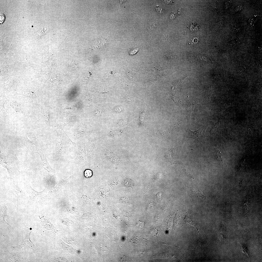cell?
<instances>
[{
  "label": "cell",
  "mask_w": 262,
  "mask_h": 262,
  "mask_svg": "<svg viewBox=\"0 0 262 262\" xmlns=\"http://www.w3.org/2000/svg\"><path fill=\"white\" fill-rule=\"evenodd\" d=\"M20 94L28 97L31 99L32 102L34 101L37 98L36 93L30 89L23 90L21 91Z\"/></svg>",
  "instance_id": "obj_11"
},
{
  "label": "cell",
  "mask_w": 262,
  "mask_h": 262,
  "mask_svg": "<svg viewBox=\"0 0 262 262\" xmlns=\"http://www.w3.org/2000/svg\"><path fill=\"white\" fill-rule=\"evenodd\" d=\"M36 153L40 156L41 161V169L44 178L49 179L53 176L55 171L50 166L43 153L40 149H38Z\"/></svg>",
  "instance_id": "obj_2"
},
{
  "label": "cell",
  "mask_w": 262,
  "mask_h": 262,
  "mask_svg": "<svg viewBox=\"0 0 262 262\" xmlns=\"http://www.w3.org/2000/svg\"><path fill=\"white\" fill-rule=\"evenodd\" d=\"M71 177V176L65 180H60L57 185L49 192L48 195L44 197V198L50 197L56 195L68 182Z\"/></svg>",
  "instance_id": "obj_8"
},
{
  "label": "cell",
  "mask_w": 262,
  "mask_h": 262,
  "mask_svg": "<svg viewBox=\"0 0 262 262\" xmlns=\"http://www.w3.org/2000/svg\"><path fill=\"white\" fill-rule=\"evenodd\" d=\"M144 222L139 221L136 224V226L138 228L140 229H142L144 227Z\"/></svg>",
  "instance_id": "obj_22"
},
{
  "label": "cell",
  "mask_w": 262,
  "mask_h": 262,
  "mask_svg": "<svg viewBox=\"0 0 262 262\" xmlns=\"http://www.w3.org/2000/svg\"><path fill=\"white\" fill-rule=\"evenodd\" d=\"M205 130L204 126L196 131H192L189 130L188 132V136L199 142L203 143L205 138Z\"/></svg>",
  "instance_id": "obj_6"
},
{
  "label": "cell",
  "mask_w": 262,
  "mask_h": 262,
  "mask_svg": "<svg viewBox=\"0 0 262 262\" xmlns=\"http://www.w3.org/2000/svg\"><path fill=\"white\" fill-rule=\"evenodd\" d=\"M7 206L5 204H3L2 206L0 211V219L3 223L8 224L4 219L5 217L7 216Z\"/></svg>",
  "instance_id": "obj_13"
},
{
  "label": "cell",
  "mask_w": 262,
  "mask_h": 262,
  "mask_svg": "<svg viewBox=\"0 0 262 262\" xmlns=\"http://www.w3.org/2000/svg\"><path fill=\"white\" fill-rule=\"evenodd\" d=\"M199 28L198 25L196 23H193L190 25V29L191 31H196Z\"/></svg>",
  "instance_id": "obj_20"
},
{
  "label": "cell",
  "mask_w": 262,
  "mask_h": 262,
  "mask_svg": "<svg viewBox=\"0 0 262 262\" xmlns=\"http://www.w3.org/2000/svg\"><path fill=\"white\" fill-rule=\"evenodd\" d=\"M84 176L86 177H90L92 176V172L90 170H86L84 172Z\"/></svg>",
  "instance_id": "obj_21"
},
{
  "label": "cell",
  "mask_w": 262,
  "mask_h": 262,
  "mask_svg": "<svg viewBox=\"0 0 262 262\" xmlns=\"http://www.w3.org/2000/svg\"><path fill=\"white\" fill-rule=\"evenodd\" d=\"M149 233L151 235L154 237H156L158 234L159 230L156 228H154L150 230Z\"/></svg>",
  "instance_id": "obj_18"
},
{
  "label": "cell",
  "mask_w": 262,
  "mask_h": 262,
  "mask_svg": "<svg viewBox=\"0 0 262 262\" xmlns=\"http://www.w3.org/2000/svg\"><path fill=\"white\" fill-rule=\"evenodd\" d=\"M185 174L192 180L194 179L193 173L191 170L184 169H183Z\"/></svg>",
  "instance_id": "obj_17"
},
{
  "label": "cell",
  "mask_w": 262,
  "mask_h": 262,
  "mask_svg": "<svg viewBox=\"0 0 262 262\" xmlns=\"http://www.w3.org/2000/svg\"><path fill=\"white\" fill-rule=\"evenodd\" d=\"M55 141V150L56 154L58 156H60L63 149V144L61 138L57 131Z\"/></svg>",
  "instance_id": "obj_9"
},
{
  "label": "cell",
  "mask_w": 262,
  "mask_h": 262,
  "mask_svg": "<svg viewBox=\"0 0 262 262\" xmlns=\"http://www.w3.org/2000/svg\"><path fill=\"white\" fill-rule=\"evenodd\" d=\"M191 191L199 197L203 199L206 198V196L203 195L201 190L196 186H194L191 189Z\"/></svg>",
  "instance_id": "obj_14"
},
{
  "label": "cell",
  "mask_w": 262,
  "mask_h": 262,
  "mask_svg": "<svg viewBox=\"0 0 262 262\" xmlns=\"http://www.w3.org/2000/svg\"><path fill=\"white\" fill-rule=\"evenodd\" d=\"M138 50L139 49L138 48L132 49L130 51L129 53L131 55H134L136 54L138 51Z\"/></svg>",
  "instance_id": "obj_27"
},
{
  "label": "cell",
  "mask_w": 262,
  "mask_h": 262,
  "mask_svg": "<svg viewBox=\"0 0 262 262\" xmlns=\"http://www.w3.org/2000/svg\"><path fill=\"white\" fill-rule=\"evenodd\" d=\"M26 191L29 197L28 202L31 204L37 203L43 198V196L46 191V189L40 192H38L33 189L29 185L26 186Z\"/></svg>",
  "instance_id": "obj_3"
},
{
  "label": "cell",
  "mask_w": 262,
  "mask_h": 262,
  "mask_svg": "<svg viewBox=\"0 0 262 262\" xmlns=\"http://www.w3.org/2000/svg\"><path fill=\"white\" fill-rule=\"evenodd\" d=\"M241 251L242 252V253H245L249 257L248 253L247 252V249L246 247L244 246H243L242 245H241Z\"/></svg>",
  "instance_id": "obj_25"
},
{
  "label": "cell",
  "mask_w": 262,
  "mask_h": 262,
  "mask_svg": "<svg viewBox=\"0 0 262 262\" xmlns=\"http://www.w3.org/2000/svg\"><path fill=\"white\" fill-rule=\"evenodd\" d=\"M78 147V152L77 156L73 162V163L79 164L84 162L85 153L83 141L79 140L77 143Z\"/></svg>",
  "instance_id": "obj_7"
},
{
  "label": "cell",
  "mask_w": 262,
  "mask_h": 262,
  "mask_svg": "<svg viewBox=\"0 0 262 262\" xmlns=\"http://www.w3.org/2000/svg\"><path fill=\"white\" fill-rule=\"evenodd\" d=\"M176 16V15L173 12H172L170 14L169 16V18L171 19H174L175 18Z\"/></svg>",
  "instance_id": "obj_28"
},
{
  "label": "cell",
  "mask_w": 262,
  "mask_h": 262,
  "mask_svg": "<svg viewBox=\"0 0 262 262\" xmlns=\"http://www.w3.org/2000/svg\"><path fill=\"white\" fill-rule=\"evenodd\" d=\"M25 236L23 241L19 246L12 247V250H18L27 248H30L33 250H35V246L33 243L30 241L29 236L32 230L30 228L25 227Z\"/></svg>",
  "instance_id": "obj_4"
},
{
  "label": "cell",
  "mask_w": 262,
  "mask_h": 262,
  "mask_svg": "<svg viewBox=\"0 0 262 262\" xmlns=\"http://www.w3.org/2000/svg\"><path fill=\"white\" fill-rule=\"evenodd\" d=\"M190 217H189V216H188L187 215H186V216L185 217V222L188 223L190 224L195 226L196 228H197V230H198V229L195 225V224L193 223V222L191 220V219L190 218Z\"/></svg>",
  "instance_id": "obj_19"
},
{
  "label": "cell",
  "mask_w": 262,
  "mask_h": 262,
  "mask_svg": "<svg viewBox=\"0 0 262 262\" xmlns=\"http://www.w3.org/2000/svg\"><path fill=\"white\" fill-rule=\"evenodd\" d=\"M123 184L125 186L131 188L134 186V185L133 181L131 180L128 179H126L124 180Z\"/></svg>",
  "instance_id": "obj_16"
},
{
  "label": "cell",
  "mask_w": 262,
  "mask_h": 262,
  "mask_svg": "<svg viewBox=\"0 0 262 262\" xmlns=\"http://www.w3.org/2000/svg\"><path fill=\"white\" fill-rule=\"evenodd\" d=\"M218 237L221 241L223 240L225 238L224 233L222 231H220L218 233Z\"/></svg>",
  "instance_id": "obj_24"
},
{
  "label": "cell",
  "mask_w": 262,
  "mask_h": 262,
  "mask_svg": "<svg viewBox=\"0 0 262 262\" xmlns=\"http://www.w3.org/2000/svg\"><path fill=\"white\" fill-rule=\"evenodd\" d=\"M0 164L3 167L7 169L9 175H11L12 172L11 165L6 155L0 152Z\"/></svg>",
  "instance_id": "obj_10"
},
{
  "label": "cell",
  "mask_w": 262,
  "mask_h": 262,
  "mask_svg": "<svg viewBox=\"0 0 262 262\" xmlns=\"http://www.w3.org/2000/svg\"><path fill=\"white\" fill-rule=\"evenodd\" d=\"M11 191L13 197L19 202L24 201L26 199L25 193L19 187L16 182H11Z\"/></svg>",
  "instance_id": "obj_5"
},
{
  "label": "cell",
  "mask_w": 262,
  "mask_h": 262,
  "mask_svg": "<svg viewBox=\"0 0 262 262\" xmlns=\"http://www.w3.org/2000/svg\"><path fill=\"white\" fill-rule=\"evenodd\" d=\"M242 9V7L241 6H238L237 7L235 8V11H237L241 10Z\"/></svg>",
  "instance_id": "obj_29"
},
{
  "label": "cell",
  "mask_w": 262,
  "mask_h": 262,
  "mask_svg": "<svg viewBox=\"0 0 262 262\" xmlns=\"http://www.w3.org/2000/svg\"><path fill=\"white\" fill-rule=\"evenodd\" d=\"M194 105L189 104L185 107L184 110V114L186 116L188 120L190 121L191 113L194 108Z\"/></svg>",
  "instance_id": "obj_12"
},
{
  "label": "cell",
  "mask_w": 262,
  "mask_h": 262,
  "mask_svg": "<svg viewBox=\"0 0 262 262\" xmlns=\"http://www.w3.org/2000/svg\"><path fill=\"white\" fill-rule=\"evenodd\" d=\"M5 15L3 13L0 14V23L2 25V23L5 21Z\"/></svg>",
  "instance_id": "obj_26"
},
{
  "label": "cell",
  "mask_w": 262,
  "mask_h": 262,
  "mask_svg": "<svg viewBox=\"0 0 262 262\" xmlns=\"http://www.w3.org/2000/svg\"><path fill=\"white\" fill-rule=\"evenodd\" d=\"M237 224L238 225V230H242L246 231L247 230V229L244 226L242 225L239 224L237 222Z\"/></svg>",
  "instance_id": "obj_23"
},
{
  "label": "cell",
  "mask_w": 262,
  "mask_h": 262,
  "mask_svg": "<svg viewBox=\"0 0 262 262\" xmlns=\"http://www.w3.org/2000/svg\"><path fill=\"white\" fill-rule=\"evenodd\" d=\"M21 138L22 143L30 151L36 153L39 149L37 139L34 134L30 132H23Z\"/></svg>",
  "instance_id": "obj_1"
},
{
  "label": "cell",
  "mask_w": 262,
  "mask_h": 262,
  "mask_svg": "<svg viewBox=\"0 0 262 262\" xmlns=\"http://www.w3.org/2000/svg\"><path fill=\"white\" fill-rule=\"evenodd\" d=\"M13 81L9 80L7 82L2 84V86L4 90L6 91L11 90L15 86V83Z\"/></svg>",
  "instance_id": "obj_15"
}]
</instances>
